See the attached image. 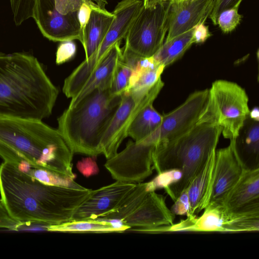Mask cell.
<instances>
[{"instance_id": "cell-17", "label": "cell", "mask_w": 259, "mask_h": 259, "mask_svg": "<svg viewBox=\"0 0 259 259\" xmlns=\"http://www.w3.org/2000/svg\"><path fill=\"white\" fill-rule=\"evenodd\" d=\"M222 205L232 214H259V169L244 170Z\"/></svg>"}, {"instance_id": "cell-12", "label": "cell", "mask_w": 259, "mask_h": 259, "mask_svg": "<svg viewBox=\"0 0 259 259\" xmlns=\"http://www.w3.org/2000/svg\"><path fill=\"white\" fill-rule=\"evenodd\" d=\"M208 94V89L191 94L182 104L162 115V121L158 129L142 143L156 145L175 138L189 131L197 124L206 102Z\"/></svg>"}, {"instance_id": "cell-25", "label": "cell", "mask_w": 259, "mask_h": 259, "mask_svg": "<svg viewBox=\"0 0 259 259\" xmlns=\"http://www.w3.org/2000/svg\"><path fill=\"white\" fill-rule=\"evenodd\" d=\"M149 193L147 182L136 184L113 210L98 219L122 222L138 207Z\"/></svg>"}, {"instance_id": "cell-9", "label": "cell", "mask_w": 259, "mask_h": 259, "mask_svg": "<svg viewBox=\"0 0 259 259\" xmlns=\"http://www.w3.org/2000/svg\"><path fill=\"white\" fill-rule=\"evenodd\" d=\"M143 7L142 0H122L113 12L114 19L96 52L88 60H84L69 75L75 87L81 88L108 50L125 36L135 19Z\"/></svg>"}, {"instance_id": "cell-7", "label": "cell", "mask_w": 259, "mask_h": 259, "mask_svg": "<svg viewBox=\"0 0 259 259\" xmlns=\"http://www.w3.org/2000/svg\"><path fill=\"white\" fill-rule=\"evenodd\" d=\"M170 0L144 6L125 37L124 48L143 57H151L162 45L168 27Z\"/></svg>"}, {"instance_id": "cell-41", "label": "cell", "mask_w": 259, "mask_h": 259, "mask_svg": "<svg viewBox=\"0 0 259 259\" xmlns=\"http://www.w3.org/2000/svg\"><path fill=\"white\" fill-rule=\"evenodd\" d=\"M161 0H143V6L145 8L151 6Z\"/></svg>"}, {"instance_id": "cell-37", "label": "cell", "mask_w": 259, "mask_h": 259, "mask_svg": "<svg viewBox=\"0 0 259 259\" xmlns=\"http://www.w3.org/2000/svg\"><path fill=\"white\" fill-rule=\"evenodd\" d=\"M77 168L85 177L97 174L99 171L95 160L91 157L83 158L78 161Z\"/></svg>"}, {"instance_id": "cell-13", "label": "cell", "mask_w": 259, "mask_h": 259, "mask_svg": "<svg viewBox=\"0 0 259 259\" xmlns=\"http://www.w3.org/2000/svg\"><path fill=\"white\" fill-rule=\"evenodd\" d=\"M244 169L238 161L232 142L215 150L208 204L222 205L241 177Z\"/></svg>"}, {"instance_id": "cell-40", "label": "cell", "mask_w": 259, "mask_h": 259, "mask_svg": "<svg viewBox=\"0 0 259 259\" xmlns=\"http://www.w3.org/2000/svg\"><path fill=\"white\" fill-rule=\"evenodd\" d=\"M249 116L252 118L259 119V111L257 107H254L251 111H250Z\"/></svg>"}, {"instance_id": "cell-39", "label": "cell", "mask_w": 259, "mask_h": 259, "mask_svg": "<svg viewBox=\"0 0 259 259\" xmlns=\"http://www.w3.org/2000/svg\"><path fill=\"white\" fill-rule=\"evenodd\" d=\"M95 2V4L101 9L106 10L105 6L107 4V0H90Z\"/></svg>"}, {"instance_id": "cell-26", "label": "cell", "mask_w": 259, "mask_h": 259, "mask_svg": "<svg viewBox=\"0 0 259 259\" xmlns=\"http://www.w3.org/2000/svg\"><path fill=\"white\" fill-rule=\"evenodd\" d=\"M45 229L48 231L70 233L121 232L111 221L99 219L70 221L46 226Z\"/></svg>"}, {"instance_id": "cell-4", "label": "cell", "mask_w": 259, "mask_h": 259, "mask_svg": "<svg viewBox=\"0 0 259 259\" xmlns=\"http://www.w3.org/2000/svg\"><path fill=\"white\" fill-rule=\"evenodd\" d=\"M112 86L97 88L58 118V131L74 153L96 157L102 153L101 142L122 95H114Z\"/></svg>"}, {"instance_id": "cell-19", "label": "cell", "mask_w": 259, "mask_h": 259, "mask_svg": "<svg viewBox=\"0 0 259 259\" xmlns=\"http://www.w3.org/2000/svg\"><path fill=\"white\" fill-rule=\"evenodd\" d=\"M120 42L114 44L103 56L79 92L71 99L69 107L75 106L83 97L97 88L112 85L117 68L122 57Z\"/></svg>"}, {"instance_id": "cell-23", "label": "cell", "mask_w": 259, "mask_h": 259, "mask_svg": "<svg viewBox=\"0 0 259 259\" xmlns=\"http://www.w3.org/2000/svg\"><path fill=\"white\" fill-rule=\"evenodd\" d=\"M153 103L150 102L142 108L128 127L127 136L137 143L142 142L151 135L161 124L162 115L154 108Z\"/></svg>"}, {"instance_id": "cell-28", "label": "cell", "mask_w": 259, "mask_h": 259, "mask_svg": "<svg viewBox=\"0 0 259 259\" xmlns=\"http://www.w3.org/2000/svg\"><path fill=\"white\" fill-rule=\"evenodd\" d=\"M165 68L163 65L157 63L153 67L147 69L140 76L128 92H131L139 98H143L161 78Z\"/></svg>"}, {"instance_id": "cell-1", "label": "cell", "mask_w": 259, "mask_h": 259, "mask_svg": "<svg viewBox=\"0 0 259 259\" xmlns=\"http://www.w3.org/2000/svg\"><path fill=\"white\" fill-rule=\"evenodd\" d=\"M0 200L20 227H45L69 221L67 216L75 201L70 188L46 184L4 161L0 164Z\"/></svg>"}, {"instance_id": "cell-27", "label": "cell", "mask_w": 259, "mask_h": 259, "mask_svg": "<svg viewBox=\"0 0 259 259\" xmlns=\"http://www.w3.org/2000/svg\"><path fill=\"white\" fill-rule=\"evenodd\" d=\"M16 166L48 185L75 189L84 188L76 183L73 179L63 177L46 170L35 168L27 164Z\"/></svg>"}, {"instance_id": "cell-20", "label": "cell", "mask_w": 259, "mask_h": 259, "mask_svg": "<svg viewBox=\"0 0 259 259\" xmlns=\"http://www.w3.org/2000/svg\"><path fill=\"white\" fill-rule=\"evenodd\" d=\"M230 141L244 170L259 169V119L248 115L236 138Z\"/></svg>"}, {"instance_id": "cell-32", "label": "cell", "mask_w": 259, "mask_h": 259, "mask_svg": "<svg viewBox=\"0 0 259 259\" xmlns=\"http://www.w3.org/2000/svg\"><path fill=\"white\" fill-rule=\"evenodd\" d=\"M132 71V68L123 63L121 60L117 68L111 88L113 94L122 95L126 91Z\"/></svg>"}, {"instance_id": "cell-30", "label": "cell", "mask_w": 259, "mask_h": 259, "mask_svg": "<svg viewBox=\"0 0 259 259\" xmlns=\"http://www.w3.org/2000/svg\"><path fill=\"white\" fill-rule=\"evenodd\" d=\"M238 9L237 7L226 9L218 16L217 25L223 33L232 32L241 22L242 16L239 13Z\"/></svg>"}, {"instance_id": "cell-34", "label": "cell", "mask_w": 259, "mask_h": 259, "mask_svg": "<svg viewBox=\"0 0 259 259\" xmlns=\"http://www.w3.org/2000/svg\"><path fill=\"white\" fill-rule=\"evenodd\" d=\"M243 0H215L212 11L209 16L214 25H217V20L219 14L223 10L237 7L239 8Z\"/></svg>"}, {"instance_id": "cell-10", "label": "cell", "mask_w": 259, "mask_h": 259, "mask_svg": "<svg viewBox=\"0 0 259 259\" xmlns=\"http://www.w3.org/2000/svg\"><path fill=\"white\" fill-rule=\"evenodd\" d=\"M164 85L160 78L149 92L143 98L131 92L123 93L121 103L117 109L101 142L102 154L109 159L117 153L122 141L127 137L129 126L139 112L146 105L154 102Z\"/></svg>"}, {"instance_id": "cell-36", "label": "cell", "mask_w": 259, "mask_h": 259, "mask_svg": "<svg viewBox=\"0 0 259 259\" xmlns=\"http://www.w3.org/2000/svg\"><path fill=\"white\" fill-rule=\"evenodd\" d=\"M190 204L186 191L182 192L174 201L170 210L175 215H185L189 212Z\"/></svg>"}, {"instance_id": "cell-35", "label": "cell", "mask_w": 259, "mask_h": 259, "mask_svg": "<svg viewBox=\"0 0 259 259\" xmlns=\"http://www.w3.org/2000/svg\"><path fill=\"white\" fill-rule=\"evenodd\" d=\"M98 7H93L87 3L81 6L77 12V19L80 27V41L82 45L84 44V34L87 24L90 18L92 9Z\"/></svg>"}, {"instance_id": "cell-11", "label": "cell", "mask_w": 259, "mask_h": 259, "mask_svg": "<svg viewBox=\"0 0 259 259\" xmlns=\"http://www.w3.org/2000/svg\"><path fill=\"white\" fill-rule=\"evenodd\" d=\"M155 145L130 140L125 148L107 159L105 167L116 181L140 183L153 172Z\"/></svg>"}, {"instance_id": "cell-31", "label": "cell", "mask_w": 259, "mask_h": 259, "mask_svg": "<svg viewBox=\"0 0 259 259\" xmlns=\"http://www.w3.org/2000/svg\"><path fill=\"white\" fill-rule=\"evenodd\" d=\"M182 176V172L179 169H170L157 174L151 181L147 182V189L149 192L155 191L159 188L168 187L177 182Z\"/></svg>"}, {"instance_id": "cell-21", "label": "cell", "mask_w": 259, "mask_h": 259, "mask_svg": "<svg viewBox=\"0 0 259 259\" xmlns=\"http://www.w3.org/2000/svg\"><path fill=\"white\" fill-rule=\"evenodd\" d=\"M215 150L209 156L205 165L186 190L190 209L187 217H192L204 209L208 204L211 189Z\"/></svg>"}, {"instance_id": "cell-29", "label": "cell", "mask_w": 259, "mask_h": 259, "mask_svg": "<svg viewBox=\"0 0 259 259\" xmlns=\"http://www.w3.org/2000/svg\"><path fill=\"white\" fill-rule=\"evenodd\" d=\"M13 20L17 26L33 16L35 0H10Z\"/></svg>"}, {"instance_id": "cell-5", "label": "cell", "mask_w": 259, "mask_h": 259, "mask_svg": "<svg viewBox=\"0 0 259 259\" xmlns=\"http://www.w3.org/2000/svg\"><path fill=\"white\" fill-rule=\"evenodd\" d=\"M222 128L198 123L186 133L156 144L153 153V167L157 174L170 169L182 172L179 181L164 189L174 201L185 191L216 150Z\"/></svg>"}, {"instance_id": "cell-8", "label": "cell", "mask_w": 259, "mask_h": 259, "mask_svg": "<svg viewBox=\"0 0 259 259\" xmlns=\"http://www.w3.org/2000/svg\"><path fill=\"white\" fill-rule=\"evenodd\" d=\"M83 3L99 7L90 0H35L32 18L42 35L50 40L80 41L77 12Z\"/></svg>"}, {"instance_id": "cell-2", "label": "cell", "mask_w": 259, "mask_h": 259, "mask_svg": "<svg viewBox=\"0 0 259 259\" xmlns=\"http://www.w3.org/2000/svg\"><path fill=\"white\" fill-rule=\"evenodd\" d=\"M73 154L58 130L41 120L0 116V157L4 161L74 179Z\"/></svg>"}, {"instance_id": "cell-16", "label": "cell", "mask_w": 259, "mask_h": 259, "mask_svg": "<svg viewBox=\"0 0 259 259\" xmlns=\"http://www.w3.org/2000/svg\"><path fill=\"white\" fill-rule=\"evenodd\" d=\"M215 0H170L168 27L165 41L205 23L212 11Z\"/></svg>"}, {"instance_id": "cell-33", "label": "cell", "mask_w": 259, "mask_h": 259, "mask_svg": "<svg viewBox=\"0 0 259 259\" xmlns=\"http://www.w3.org/2000/svg\"><path fill=\"white\" fill-rule=\"evenodd\" d=\"M76 52V46L73 40L61 41L56 52V63L63 64L72 59Z\"/></svg>"}, {"instance_id": "cell-14", "label": "cell", "mask_w": 259, "mask_h": 259, "mask_svg": "<svg viewBox=\"0 0 259 259\" xmlns=\"http://www.w3.org/2000/svg\"><path fill=\"white\" fill-rule=\"evenodd\" d=\"M136 185L116 181L97 190H92L89 196L76 209L71 221L98 219L110 212Z\"/></svg>"}, {"instance_id": "cell-24", "label": "cell", "mask_w": 259, "mask_h": 259, "mask_svg": "<svg viewBox=\"0 0 259 259\" xmlns=\"http://www.w3.org/2000/svg\"><path fill=\"white\" fill-rule=\"evenodd\" d=\"M193 44L192 29L168 41H164L152 57L157 62L166 67L182 57Z\"/></svg>"}, {"instance_id": "cell-15", "label": "cell", "mask_w": 259, "mask_h": 259, "mask_svg": "<svg viewBox=\"0 0 259 259\" xmlns=\"http://www.w3.org/2000/svg\"><path fill=\"white\" fill-rule=\"evenodd\" d=\"M175 219V215L167 206L165 197L153 191L122 223L130 228L126 231L144 233L149 229L171 226Z\"/></svg>"}, {"instance_id": "cell-3", "label": "cell", "mask_w": 259, "mask_h": 259, "mask_svg": "<svg viewBox=\"0 0 259 259\" xmlns=\"http://www.w3.org/2000/svg\"><path fill=\"white\" fill-rule=\"evenodd\" d=\"M58 94L36 57L0 52V116L42 120L52 114Z\"/></svg>"}, {"instance_id": "cell-38", "label": "cell", "mask_w": 259, "mask_h": 259, "mask_svg": "<svg viewBox=\"0 0 259 259\" xmlns=\"http://www.w3.org/2000/svg\"><path fill=\"white\" fill-rule=\"evenodd\" d=\"M211 35L208 26L205 25L204 23H200L193 28V38L194 44L203 43Z\"/></svg>"}, {"instance_id": "cell-6", "label": "cell", "mask_w": 259, "mask_h": 259, "mask_svg": "<svg viewBox=\"0 0 259 259\" xmlns=\"http://www.w3.org/2000/svg\"><path fill=\"white\" fill-rule=\"evenodd\" d=\"M248 97L237 83L217 80L208 90V97L198 123H208L222 128L224 137L230 140L238 135L248 116Z\"/></svg>"}, {"instance_id": "cell-22", "label": "cell", "mask_w": 259, "mask_h": 259, "mask_svg": "<svg viewBox=\"0 0 259 259\" xmlns=\"http://www.w3.org/2000/svg\"><path fill=\"white\" fill-rule=\"evenodd\" d=\"M112 13L99 7L92 9L90 18L84 34L85 60H88L97 51L104 38L113 19Z\"/></svg>"}, {"instance_id": "cell-18", "label": "cell", "mask_w": 259, "mask_h": 259, "mask_svg": "<svg viewBox=\"0 0 259 259\" xmlns=\"http://www.w3.org/2000/svg\"><path fill=\"white\" fill-rule=\"evenodd\" d=\"M187 217L168 226L166 232H234L235 218L227 213L222 205L208 204L198 218L195 215Z\"/></svg>"}]
</instances>
